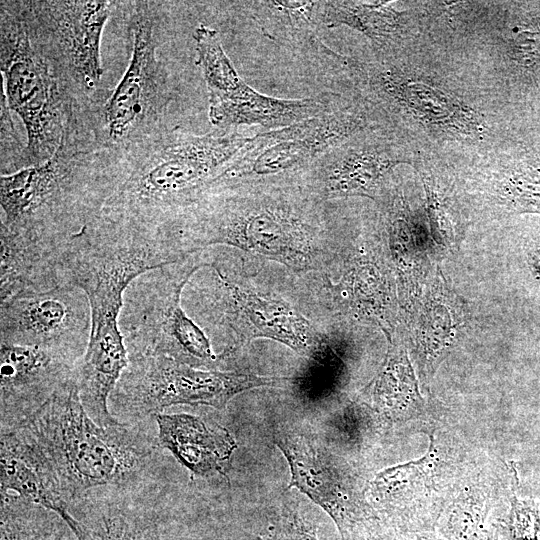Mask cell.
Returning <instances> with one entry per match:
<instances>
[{
    "label": "cell",
    "instance_id": "obj_1",
    "mask_svg": "<svg viewBox=\"0 0 540 540\" xmlns=\"http://www.w3.org/2000/svg\"><path fill=\"white\" fill-rule=\"evenodd\" d=\"M1 447L27 463L84 524L110 504H141L160 487L163 448L148 419L102 427L85 411L76 377L8 433Z\"/></svg>",
    "mask_w": 540,
    "mask_h": 540
},
{
    "label": "cell",
    "instance_id": "obj_2",
    "mask_svg": "<svg viewBox=\"0 0 540 540\" xmlns=\"http://www.w3.org/2000/svg\"><path fill=\"white\" fill-rule=\"evenodd\" d=\"M326 204L297 183L217 188L182 215L170 236L184 256L227 245L303 280L332 272L347 249Z\"/></svg>",
    "mask_w": 540,
    "mask_h": 540
},
{
    "label": "cell",
    "instance_id": "obj_3",
    "mask_svg": "<svg viewBox=\"0 0 540 540\" xmlns=\"http://www.w3.org/2000/svg\"><path fill=\"white\" fill-rule=\"evenodd\" d=\"M252 137L242 130L198 135L162 128L108 158L107 196L99 214L170 240L176 222L211 190Z\"/></svg>",
    "mask_w": 540,
    "mask_h": 540
},
{
    "label": "cell",
    "instance_id": "obj_4",
    "mask_svg": "<svg viewBox=\"0 0 540 540\" xmlns=\"http://www.w3.org/2000/svg\"><path fill=\"white\" fill-rule=\"evenodd\" d=\"M107 158L70 116L61 143L47 161L1 175L0 237L58 257L101 211L107 195Z\"/></svg>",
    "mask_w": 540,
    "mask_h": 540
},
{
    "label": "cell",
    "instance_id": "obj_5",
    "mask_svg": "<svg viewBox=\"0 0 540 540\" xmlns=\"http://www.w3.org/2000/svg\"><path fill=\"white\" fill-rule=\"evenodd\" d=\"M129 31L132 39L128 66L115 88L100 94L75 113L94 147L114 157L165 126L171 102L168 72L156 51L160 13L156 2H133Z\"/></svg>",
    "mask_w": 540,
    "mask_h": 540
},
{
    "label": "cell",
    "instance_id": "obj_6",
    "mask_svg": "<svg viewBox=\"0 0 540 540\" xmlns=\"http://www.w3.org/2000/svg\"><path fill=\"white\" fill-rule=\"evenodd\" d=\"M236 258L206 257L207 278L198 286L196 314L200 321L226 333L235 346L265 338L308 358L325 354L327 337L301 305L260 285L255 271L245 270L244 258Z\"/></svg>",
    "mask_w": 540,
    "mask_h": 540
},
{
    "label": "cell",
    "instance_id": "obj_7",
    "mask_svg": "<svg viewBox=\"0 0 540 540\" xmlns=\"http://www.w3.org/2000/svg\"><path fill=\"white\" fill-rule=\"evenodd\" d=\"M0 12L3 92L27 135L16 172L55 154L75 106L51 63L33 42L20 1H1Z\"/></svg>",
    "mask_w": 540,
    "mask_h": 540
},
{
    "label": "cell",
    "instance_id": "obj_8",
    "mask_svg": "<svg viewBox=\"0 0 540 540\" xmlns=\"http://www.w3.org/2000/svg\"><path fill=\"white\" fill-rule=\"evenodd\" d=\"M203 253L148 271L128 287L119 317L128 354L166 356L192 367L220 370V355L181 305L185 286L207 263Z\"/></svg>",
    "mask_w": 540,
    "mask_h": 540
},
{
    "label": "cell",
    "instance_id": "obj_9",
    "mask_svg": "<svg viewBox=\"0 0 540 540\" xmlns=\"http://www.w3.org/2000/svg\"><path fill=\"white\" fill-rule=\"evenodd\" d=\"M128 358L109 398L112 415L127 423L153 418L174 405L222 410L246 390L282 387L292 382L287 377L196 368L160 355L128 354Z\"/></svg>",
    "mask_w": 540,
    "mask_h": 540
},
{
    "label": "cell",
    "instance_id": "obj_10",
    "mask_svg": "<svg viewBox=\"0 0 540 540\" xmlns=\"http://www.w3.org/2000/svg\"><path fill=\"white\" fill-rule=\"evenodd\" d=\"M362 105L336 102L330 109L295 124L254 134L212 189L246 183H297L324 153L372 127Z\"/></svg>",
    "mask_w": 540,
    "mask_h": 540
},
{
    "label": "cell",
    "instance_id": "obj_11",
    "mask_svg": "<svg viewBox=\"0 0 540 540\" xmlns=\"http://www.w3.org/2000/svg\"><path fill=\"white\" fill-rule=\"evenodd\" d=\"M30 36L51 63L75 108L99 94L101 38L114 2L20 1Z\"/></svg>",
    "mask_w": 540,
    "mask_h": 540
},
{
    "label": "cell",
    "instance_id": "obj_12",
    "mask_svg": "<svg viewBox=\"0 0 540 540\" xmlns=\"http://www.w3.org/2000/svg\"><path fill=\"white\" fill-rule=\"evenodd\" d=\"M275 443L290 467L289 487L297 488L334 521L343 540H353L377 517L350 468L304 434L281 432Z\"/></svg>",
    "mask_w": 540,
    "mask_h": 540
},
{
    "label": "cell",
    "instance_id": "obj_13",
    "mask_svg": "<svg viewBox=\"0 0 540 540\" xmlns=\"http://www.w3.org/2000/svg\"><path fill=\"white\" fill-rule=\"evenodd\" d=\"M1 343L57 349L82 359L91 314L84 292L73 285L28 292L1 301Z\"/></svg>",
    "mask_w": 540,
    "mask_h": 540
},
{
    "label": "cell",
    "instance_id": "obj_14",
    "mask_svg": "<svg viewBox=\"0 0 540 540\" xmlns=\"http://www.w3.org/2000/svg\"><path fill=\"white\" fill-rule=\"evenodd\" d=\"M400 163L411 160L398 144L372 126L324 153L298 183L322 202L352 196L377 200L387 177Z\"/></svg>",
    "mask_w": 540,
    "mask_h": 540
},
{
    "label": "cell",
    "instance_id": "obj_15",
    "mask_svg": "<svg viewBox=\"0 0 540 540\" xmlns=\"http://www.w3.org/2000/svg\"><path fill=\"white\" fill-rule=\"evenodd\" d=\"M446 443L430 435L427 453L418 460L380 471L366 488V494L392 513L411 532L434 526L445 508L455 476V459L447 455Z\"/></svg>",
    "mask_w": 540,
    "mask_h": 540
},
{
    "label": "cell",
    "instance_id": "obj_16",
    "mask_svg": "<svg viewBox=\"0 0 540 540\" xmlns=\"http://www.w3.org/2000/svg\"><path fill=\"white\" fill-rule=\"evenodd\" d=\"M81 360L48 347L1 343V434L18 427L73 380Z\"/></svg>",
    "mask_w": 540,
    "mask_h": 540
},
{
    "label": "cell",
    "instance_id": "obj_17",
    "mask_svg": "<svg viewBox=\"0 0 540 540\" xmlns=\"http://www.w3.org/2000/svg\"><path fill=\"white\" fill-rule=\"evenodd\" d=\"M336 272L340 273L339 280L316 275L303 281L319 306L334 315L378 324L388 332L391 295L378 258L365 252L352 255L347 248L332 273Z\"/></svg>",
    "mask_w": 540,
    "mask_h": 540
},
{
    "label": "cell",
    "instance_id": "obj_18",
    "mask_svg": "<svg viewBox=\"0 0 540 540\" xmlns=\"http://www.w3.org/2000/svg\"><path fill=\"white\" fill-rule=\"evenodd\" d=\"M160 446L169 451L190 477L227 475L237 443L228 429L186 413H157Z\"/></svg>",
    "mask_w": 540,
    "mask_h": 540
},
{
    "label": "cell",
    "instance_id": "obj_19",
    "mask_svg": "<svg viewBox=\"0 0 540 540\" xmlns=\"http://www.w3.org/2000/svg\"><path fill=\"white\" fill-rule=\"evenodd\" d=\"M237 4L268 38L306 56L347 65L348 59L334 52L319 36L317 1H244Z\"/></svg>",
    "mask_w": 540,
    "mask_h": 540
},
{
    "label": "cell",
    "instance_id": "obj_20",
    "mask_svg": "<svg viewBox=\"0 0 540 540\" xmlns=\"http://www.w3.org/2000/svg\"><path fill=\"white\" fill-rule=\"evenodd\" d=\"M367 404L389 423L414 418L423 408V399L407 355L391 341L385 362L368 392Z\"/></svg>",
    "mask_w": 540,
    "mask_h": 540
},
{
    "label": "cell",
    "instance_id": "obj_21",
    "mask_svg": "<svg viewBox=\"0 0 540 540\" xmlns=\"http://www.w3.org/2000/svg\"><path fill=\"white\" fill-rule=\"evenodd\" d=\"M317 18L327 28L347 26L363 33L384 52L399 42L404 29L403 13L391 2L317 1Z\"/></svg>",
    "mask_w": 540,
    "mask_h": 540
},
{
    "label": "cell",
    "instance_id": "obj_22",
    "mask_svg": "<svg viewBox=\"0 0 540 540\" xmlns=\"http://www.w3.org/2000/svg\"><path fill=\"white\" fill-rule=\"evenodd\" d=\"M196 64L201 70L209 108L218 107L240 98L249 84L239 75L227 55L218 31L200 24L193 33Z\"/></svg>",
    "mask_w": 540,
    "mask_h": 540
},
{
    "label": "cell",
    "instance_id": "obj_23",
    "mask_svg": "<svg viewBox=\"0 0 540 540\" xmlns=\"http://www.w3.org/2000/svg\"><path fill=\"white\" fill-rule=\"evenodd\" d=\"M1 491L14 492L55 512L77 540H97L85 524L78 521L69 505L54 494L37 473L21 458L6 448H0Z\"/></svg>",
    "mask_w": 540,
    "mask_h": 540
},
{
    "label": "cell",
    "instance_id": "obj_24",
    "mask_svg": "<svg viewBox=\"0 0 540 540\" xmlns=\"http://www.w3.org/2000/svg\"><path fill=\"white\" fill-rule=\"evenodd\" d=\"M487 488L478 482L463 487L440 514L436 525L444 540H488L485 521L490 508Z\"/></svg>",
    "mask_w": 540,
    "mask_h": 540
},
{
    "label": "cell",
    "instance_id": "obj_25",
    "mask_svg": "<svg viewBox=\"0 0 540 540\" xmlns=\"http://www.w3.org/2000/svg\"><path fill=\"white\" fill-rule=\"evenodd\" d=\"M1 540H51L64 523L53 511L14 492L1 491Z\"/></svg>",
    "mask_w": 540,
    "mask_h": 540
},
{
    "label": "cell",
    "instance_id": "obj_26",
    "mask_svg": "<svg viewBox=\"0 0 540 540\" xmlns=\"http://www.w3.org/2000/svg\"><path fill=\"white\" fill-rule=\"evenodd\" d=\"M100 540H153L154 529L141 504H110L94 512L87 526Z\"/></svg>",
    "mask_w": 540,
    "mask_h": 540
},
{
    "label": "cell",
    "instance_id": "obj_27",
    "mask_svg": "<svg viewBox=\"0 0 540 540\" xmlns=\"http://www.w3.org/2000/svg\"><path fill=\"white\" fill-rule=\"evenodd\" d=\"M11 110L4 92L1 93V172L2 175L14 172L16 162L25 145L20 143L16 132Z\"/></svg>",
    "mask_w": 540,
    "mask_h": 540
},
{
    "label": "cell",
    "instance_id": "obj_28",
    "mask_svg": "<svg viewBox=\"0 0 540 540\" xmlns=\"http://www.w3.org/2000/svg\"><path fill=\"white\" fill-rule=\"evenodd\" d=\"M508 190L518 206L540 208V168L529 169L514 176Z\"/></svg>",
    "mask_w": 540,
    "mask_h": 540
},
{
    "label": "cell",
    "instance_id": "obj_29",
    "mask_svg": "<svg viewBox=\"0 0 540 540\" xmlns=\"http://www.w3.org/2000/svg\"><path fill=\"white\" fill-rule=\"evenodd\" d=\"M268 540H319L316 528L299 514L290 513L281 527Z\"/></svg>",
    "mask_w": 540,
    "mask_h": 540
},
{
    "label": "cell",
    "instance_id": "obj_30",
    "mask_svg": "<svg viewBox=\"0 0 540 540\" xmlns=\"http://www.w3.org/2000/svg\"><path fill=\"white\" fill-rule=\"evenodd\" d=\"M519 28L515 31L511 47L512 57L521 65L528 66L537 58L538 33L531 29H524L525 27Z\"/></svg>",
    "mask_w": 540,
    "mask_h": 540
},
{
    "label": "cell",
    "instance_id": "obj_31",
    "mask_svg": "<svg viewBox=\"0 0 540 540\" xmlns=\"http://www.w3.org/2000/svg\"><path fill=\"white\" fill-rule=\"evenodd\" d=\"M403 540H444L425 532H411Z\"/></svg>",
    "mask_w": 540,
    "mask_h": 540
},
{
    "label": "cell",
    "instance_id": "obj_32",
    "mask_svg": "<svg viewBox=\"0 0 540 540\" xmlns=\"http://www.w3.org/2000/svg\"><path fill=\"white\" fill-rule=\"evenodd\" d=\"M65 523H63L58 531L55 533V535L51 538V540H66V530H65Z\"/></svg>",
    "mask_w": 540,
    "mask_h": 540
}]
</instances>
